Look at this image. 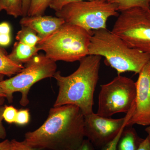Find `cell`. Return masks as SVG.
<instances>
[{"instance_id": "obj_1", "label": "cell", "mask_w": 150, "mask_h": 150, "mask_svg": "<svg viewBox=\"0 0 150 150\" xmlns=\"http://www.w3.org/2000/svg\"><path fill=\"white\" fill-rule=\"evenodd\" d=\"M85 115L73 105L53 107L44 123L25 135L24 141L45 150H76L85 139Z\"/></svg>"}, {"instance_id": "obj_2", "label": "cell", "mask_w": 150, "mask_h": 150, "mask_svg": "<svg viewBox=\"0 0 150 150\" xmlns=\"http://www.w3.org/2000/svg\"><path fill=\"white\" fill-rule=\"evenodd\" d=\"M101 56L88 55L81 59L79 67L69 76L60 71L54 76L59 93L53 107L66 105L77 106L85 116L93 111L94 94L99 79Z\"/></svg>"}, {"instance_id": "obj_3", "label": "cell", "mask_w": 150, "mask_h": 150, "mask_svg": "<svg viewBox=\"0 0 150 150\" xmlns=\"http://www.w3.org/2000/svg\"><path fill=\"white\" fill-rule=\"evenodd\" d=\"M88 55L104 57L118 75L126 72L139 74L150 60V54L131 48L107 28L93 31Z\"/></svg>"}, {"instance_id": "obj_4", "label": "cell", "mask_w": 150, "mask_h": 150, "mask_svg": "<svg viewBox=\"0 0 150 150\" xmlns=\"http://www.w3.org/2000/svg\"><path fill=\"white\" fill-rule=\"evenodd\" d=\"M92 34L79 26L65 23L40 40L37 46L54 62L80 61L88 55Z\"/></svg>"}, {"instance_id": "obj_5", "label": "cell", "mask_w": 150, "mask_h": 150, "mask_svg": "<svg viewBox=\"0 0 150 150\" xmlns=\"http://www.w3.org/2000/svg\"><path fill=\"white\" fill-rule=\"evenodd\" d=\"M114 4L98 0L82 1L69 4L56 12V16L66 23L79 26L89 32L107 29L109 18L118 15Z\"/></svg>"}, {"instance_id": "obj_6", "label": "cell", "mask_w": 150, "mask_h": 150, "mask_svg": "<svg viewBox=\"0 0 150 150\" xmlns=\"http://www.w3.org/2000/svg\"><path fill=\"white\" fill-rule=\"evenodd\" d=\"M56 62L49 59L45 54L35 55L28 62L20 72L15 76L0 82V87L7 96L9 102H11L13 94L21 93L20 103L25 106L29 103L28 94L34 84L46 79L53 77L56 72Z\"/></svg>"}, {"instance_id": "obj_7", "label": "cell", "mask_w": 150, "mask_h": 150, "mask_svg": "<svg viewBox=\"0 0 150 150\" xmlns=\"http://www.w3.org/2000/svg\"><path fill=\"white\" fill-rule=\"evenodd\" d=\"M136 97V82L118 75L110 82L100 86L96 113L105 117L120 112L126 114L135 103Z\"/></svg>"}, {"instance_id": "obj_8", "label": "cell", "mask_w": 150, "mask_h": 150, "mask_svg": "<svg viewBox=\"0 0 150 150\" xmlns=\"http://www.w3.org/2000/svg\"><path fill=\"white\" fill-rule=\"evenodd\" d=\"M111 31L131 48L150 54V18L146 11L133 8L121 11Z\"/></svg>"}, {"instance_id": "obj_9", "label": "cell", "mask_w": 150, "mask_h": 150, "mask_svg": "<svg viewBox=\"0 0 150 150\" xmlns=\"http://www.w3.org/2000/svg\"><path fill=\"white\" fill-rule=\"evenodd\" d=\"M134 108L135 103L124 117L118 119L102 117L94 112L85 116V137L92 144L95 149L100 150L115 138L121 128L127 124Z\"/></svg>"}, {"instance_id": "obj_10", "label": "cell", "mask_w": 150, "mask_h": 150, "mask_svg": "<svg viewBox=\"0 0 150 150\" xmlns=\"http://www.w3.org/2000/svg\"><path fill=\"white\" fill-rule=\"evenodd\" d=\"M139 76L136 84L135 108L127 125H150V60Z\"/></svg>"}, {"instance_id": "obj_11", "label": "cell", "mask_w": 150, "mask_h": 150, "mask_svg": "<svg viewBox=\"0 0 150 150\" xmlns=\"http://www.w3.org/2000/svg\"><path fill=\"white\" fill-rule=\"evenodd\" d=\"M21 26L34 30L40 40L53 33L65 23L63 19L50 16L23 17L19 22Z\"/></svg>"}, {"instance_id": "obj_12", "label": "cell", "mask_w": 150, "mask_h": 150, "mask_svg": "<svg viewBox=\"0 0 150 150\" xmlns=\"http://www.w3.org/2000/svg\"><path fill=\"white\" fill-rule=\"evenodd\" d=\"M132 126L126 125L118 140L116 150H137L144 139L140 138Z\"/></svg>"}, {"instance_id": "obj_13", "label": "cell", "mask_w": 150, "mask_h": 150, "mask_svg": "<svg viewBox=\"0 0 150 150\" xmlns=\"http://www.w3.org/2000/svg\"><path fill=\"white\" fill-rule=\"evenodd\" d=\"M39 51L37 46H28L17 41L15 43L12 51L8 56L14 62L22 64L30 61Z\"/></svg>"}, {"instance_id": "obj_14", "label": "cell", "mask_w": 150, "mask_h": 150, "mask_svg": "<svg viewBox=\"0 0 150 150\" xmlns=\"http://www.w3.org/2000/svg\"><path fill=\"white\" fill-rule=\"evenodd\" d=\"M24 68L23 64L11 60L6 51L0 46V74L11 76L20 72Z\"/></svg>"}, {"instance_id": "obj_15", "label": "cell", "mask_w": 150, "mask_h": 150, "mask_svg": "<svg viewBox=\"0 0 150 150\" xmlns=\"http://www.w3.org/2000/svg\"><path fill=\"white\" fill-rule=\"evenodd\" d=\"M108 2L114 4L120 11L133 8H140L147 11L149 8L150 0H110Z\"/></svg>"}, {"instance_id": "obj_16", "label": "cell", "mask_w": 150, "mask_h": 150, "mask_svg": "<svg viewBox=\"0 0 150 150\" xmlns=\"http://www.w3.org/2000/svg\"><path fill=\"white\" fill-rule=\"evenodd\" d=\"M16 38L18 41L31 46H37L40 40L34 30L24 26H21V29L18 32Z\"/></svg>"}, {"instance_id": "obj_17", "label": "cell", "mask_w": 150, "mask_h": 150, "mask_svg": "<svg viewBox=\"0 0 150 150\" xmlns=\"http://www.w3.org/2000/svg\"><path fill=\"white\" fill-rule=\"evenodd\" d=\"M3 9L15 18L23 16L22 0H1Z\"/></svg>"}, {"instance_id": "obj_18", "label": "cell", "mask_w": 150, "mask_h": 150, "mask_svg": "<svg viewBox=\"0 0 150 150\" xmlns=\"http://www.w3.org/2000/svg\"><path fill=\"white\" fill-rule=\"evenodd\" d=\"M52 0H30L27 16L43 15Z\"/></svg>"}, {"instance_id": "obj_19", "label": "cell", "mask_w": 150, "mask_h": 150, "mask_svg": "<svg viewBox=\"0 0 150 150\" xmlns=\"http://www.w3.org/2000/svg\"><path fill=\"white\" fill-rule=\"evenodd\" d=\"M18 110L12 105H5L3 113L4 120L8 123H15Z\"/></svg>"}, {"instance_id": "obj_20", "label": "cell", "mask_w": 150, "mask_h": 150, "mask_svg": "<svg viewBox=\"0 0 150 150\" xmlns=\"http://www.w3.org/2000/svg\"><path fill=\"white\" fill-rule=\"evenodd\" d=\"M30 114L28 109H21L18 110L15 123L19 126H24L29 122Z\"/></svg>"}, {"instance_id": "obj_21", "label": "cell", "mask_w": 150, "mask_h": 150, "mask_svg": "<svg viewBox=\"0 0 150 150\" xmlns=\"http://www.w3.org/2000/svg\"><path fill=\"white\" fill-rule=\"evenodd\" d=\"M86 1H93V0H52L49 6V7L56 12L60 11L64 6L69 4L76 2Z\"/></svg>"}, {"instance_id": "obj_22", "label": "cell", "mask_w": 150, "mask_h": 150, "mask_svg": "<svg viewBox=\"0 0 150 150\" xmlns=\"http://www.w3.org/2000/svg\"><path fill=\"white\" fill-rule=\"evenodd\" d=\"M11 142L12 144V150H45L29 146L24 141L19 142L16 140L13 139L12 140Z\"/></svg>"}, {"instance_id": "obj_23", "label": "cell", "mask_w": 150, "mask_h": 150, "mask_svg": "<svg viewBox=\"0 0 150 150\" xmlns=\"http://www.w3.org/2000/svg\"><path fill=\"white\" fill-rule=\"evenodd\" d=\"M127 125V124L124 125V126L121 128V130L119 131L118 134H117V136L115 137V138L111 140L110 142H108L100 150H116V147H117V144L118 140L120 138L121 133L123 131V129Z\"/></svg>"}, {"instance_id": "obj_24", "label": "cell", "mask_w": 150, "mask_h": 150, "mask_svg": "<svg viewBox=\"0 0 150 150\" xmlns=\"http://www.w3.org/2000/svg\"><path fill=\"white\" fill-rule=\"evenodd\" d=\"M4 108L5 106L0 105V140L4 139L7 135L5 128L3 123V113Z\"/></svg>"}, {"instance_id": "obj_25", "label": "cell", "mask_w": 150, "mask_h": 150, "mask_svg": "<svg viewBox=\"0 0 150 150\" xmlns=\"http://www.w3.org/2000/svg\"><path fill=\"white\" fill-rule=\"evenodd\" d=\"M11 41V34H0V46L5 47L10 45Z\"/></svg>"}, {"instance_id": "obj_26", "label": "cell", "mask_w": 150, "mask_h": 150, "mask_svg": "<svg viewBox=\"0 0 150 150\" xmlns=\"http://www.w3.org/2000/svg\"><path fill=\"white\" fill-rule=\"evenodd\" d=\"M10 25L6 22L0 23V34H11Z\"/></svg>"}, {"instance_id": "obj_27", "label": "cell", "mask_w": 150, "mask_h": 150, "mask_svg": "<svg viewBox=\"0 0 150 150\" xmlns=\"http://www.w3.org/2000/svg\"><path fill=\"white\" fill-rule=\"evenodd\" d=\"M93 145L87 139H85L82 144L76 150H95Z\"/></svg>"}, {"instance_id": "obj_28", "label": "cell", "mask_w": 150, "mask_h": 150, "mask_svg": "<svg viewBox=\"0 0 150 150\" xmlns=\"http://www.w3.org/2000/svg\"><path fill=\"white\" fill-rule=\"evenodd\" d=\"M12 149L11 141L6 139L0 142V150H12Z\"/></svg>"}, {"instance_id": "obj_29", "label": "cell", "mask_w": 150, "mask_h": 150, "mask_svg": "<svg viewBox=\"0 0 150 150\" xmlns=\"http://www.w3.org/2000/svg\"><path fill=\"white\" fill-rule=\"evenodd\" d=\"M137 150H150V139L148 136L144 139Z\"/></svg>"}, {"instance_id": "obj_30", "label": "cell", "mask_w": 150, "mask_h": 150, "mask_svg": "<svg viewBox=\"0 0 150 150\" xmlns=\"http://www.w3.org/2000/svg\"><path fill=\"white\" fill-rule=\"evenodd\" d=\"M30 0H22L23 16H27L28 13L29 8Z\"/></svg>"}, {"instance_id": "obj_31", "label": "cell", "mask_w": 150, "mask_h": 150, "mask_svg": "<svg viewBox=\"0 0 150 150\" xmlns=\"http://www.w3.org/2000/svg\"><path fill=\"white\" fill-rule=\"evenodd\" d=\"M4 75L0 74V82L4 80ZM0 97L4 98H6L7 97L6 94L5 93L1 87H0Z\"/></svg>"}, {"instance_id": "obj_32", "label": "cell", "mask_w": 150, "mask_h": 150, "mask_svg": "<svg viewBox=\"0 0 150 150\" xmlns=\"http://www.w3.org/2000/svg\"><path fill=\"white\" fill-rule=\"evenodd\" d=\"M145 131H146L147 133L148 134V136L149 137V138H150V126H148V127H146L145 129Z\"/></svg>"}, {"instance_id": "obj_33", "label": "cell", "mask_w": 150, "mask_h": 150, "mask_svg": "<svg viewBox=\"0 0 150 150\" xmlns=\"http://www.w3.org/2000/svg\"><path fill=\"white\" fill-rule=\"evenodd\" d=\"M5 101V98L3 97H0V105H3Z\"/></svg>"}, {"instance_id": "obj_34", "label": "cell", "mask_w": 150, "mask_h": 150, "mask_svg": "<svg viewBox=\"0 0 150 150\" xmlns=\"http://www.w3.org/2000/svg\"><path fill=\"white\" fill-rule=\"evenodd\" d=\"M147 12L148 16H149V18H150V6L149 8V10L147 11Z\"/></svg>"}, {"instance_id": "obj_35", "label": "cell", "mask_w": 150, "mask_h": 150, "mask_svg": "<svg viewBox=\"0 0 150 150\" xmlns=\"http://www.w3.org/2000/svg\"><path fill=\"white\" fill-rule=\"evenodd\" d=\"M2 6L1 4V0H0V11L3 10Z\"/></svg>"}, {"instance_id": "obj_36", "label": "cell", "mask_w": 150, "mask_h": 150, "mask_svg": "<svg viewBox=\"0 0 150 150\" xmlns=\"http://www.w3.org/2000/svg\"><path fill=\"white\" fill-rule=\"evenodd\" d=\"M98 1H101L103 2H108L110 0H98Z\"/></svg>"}]
</instances>
